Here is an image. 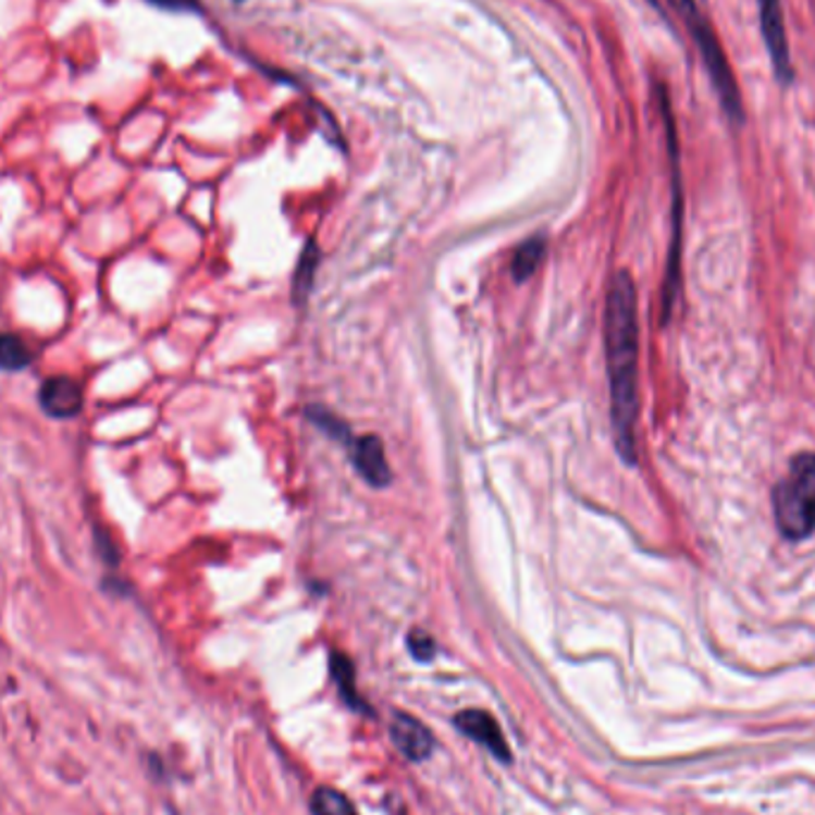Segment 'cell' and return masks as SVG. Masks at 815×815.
Here are the masks:
<instances>
[{
  "label": "cell",
  "instance_id": "cell-1",
  "mask_svg": "<svg viewBox=\"0 0 815 815\" xmlns=\"http://www.w3.org/2000/svg\"><path fill=\"white\" fill-rule=\"evenodd\" d=\"M606 360L610 382V418L616 448L627 466L637 462V418H639V324L637 288L627 272H618L606 298Z\"/></svg>",
  "mask_w": 815,
  "mask_h": 815
},
{
  "label": "cell",
  "instance_id": "cell-2",
  "mask_svg": "<svg viewBox=\"0 0 815 815\" xmlns=\"http://www.w3.org/2000/svg\"><path fill=\"white\" fill-rule=\"evenodd\" d=\"M675 8L677 15L682 17L684 27L689 29V36L699 50L704 67L708 72V79L713 89L718 94L720 108L732 124H744V106H742V94H739V84L734 79V72L730 60H727L725 50L720 46V39L716 29L711 27L704 12H701L696 0H668Z\"/></svg>",
  "mask_w": 815,
  "mask_h": 815
},
{
  "label": "cell",
  "instance_id": "cell-3",
  "mask_svg": "<svg viewBox=\"0 0 815 815\" xmlns=\"http://www.w3.org/2000/svg\"><path fill=\"white\" fill-rule=\"evenodd\" d=\"M773 516L789 542L815 532V454L806 450L789 462L787 474L773 489Z\"/></svg>",
  "mask_w": 815,
  "mask_h": 815
},
{
  "label": "cell",
  "instance_id": "cell-4",
  "mask_svg": "<svg viewBox=\"0 0 815 815\" xmlns=\"http://www.w3.org/2000/svg\"><path fill=\"white\" fill-rule=\"evenodd\" d=\"M758 17H761L763 41H766L768 55L773 62L775 79L782 86H789L794 82V62H792V50H789V39H787L782 0H758Z\"/></svg>",
  "mask_w": 815,
  "mask_h": 815
},
{
  "label": "cell",
  "instance_id": "cell-5",
  "mask_svg": "<svg viewBox=\"0 0 815 815\" xmlns=\"http://www.w3.org/2000/svg\"><path fill=\"white\" fill-rule=\"evenodd\" d=\"M39 406L48 418H77L84 408V388L79 382L65 378V374L48 378L39 388Z\"/></svg>",
  "mask_w": 815,
  "mask_h": 815
},
{
  "label": "cell",
  "instance_id": "cell-6",
  "mask_svg": "<svg viewBox=\"0 0 815 815\" xmlns=\"http://www.w3.org/2000/svg\"><path fill=\"white\" fill-rule=\"evenodd\" d=\"M456 727L462 734L472 737L474 742L492 751V754L501 763H510L513 754L508 749V742H506V737H504V732H501V727H498V723H496L492 713L468 708V711H462L456 716Z\"/></svg>",
  "mask_w": 815,
  "mask_h": 815
},
{
  "label": "cell",
  "instance_id": "cell-7",
  "mask_svg": "<svg viewBox=\"0 0 815 815\" xmlns=\"http://www.w3.org/2000/svg\"><path fill=\"white\" fill-rule=\"evenodd\" d=\"M388 734H392L396 749L404 754L408 761H424L430 758L434 749V737L418 718L406 716V713H396L394 723L388 725Z\"/></svg>",
  "mask_w": 815,
  "mask_h": 815
},
{
  "label": "cell",
  "instance_id": "cell-8",
  "mask_svg": "<svg viewBox=\"0 0 815 815\" xmlns=\"http://www.w3.org/2000/svg\"><path fill=\"white\" fill-rule=\"evenodd\" d=\"M354 466L360 478L372 486H386L392 482V470H388L380 436L368 434L354 442Z\"/></svg>",
  "mask_w": 815,
  "mask_h": 815
},
{
  "label": "cell",
  "instance_id": "cell-9",
  "mask_svg": "<svg viewBox=\"0 0 815 815\" xmlns=\"http://www.w3.org/2000/svg\"><path fill=\"white\" fill-rule=\"evenodd\" d=\"M330 672L334 677V682L338 687V692H342L346 704L354 708V711H360V713H372L366 701L360 699L358 689H356V668L354 663H350L344 654H338V651H334V654L330 656Z\"/></svg>",
  "mask_w": 815,
  "mask_h": 815
},
{
  "label": "cell",
  "instance_id": "cell-10",
  "mask_svg": "<svg viewBox=\"0 0 815 815\" xmlns=\"http://www.w3.org/2000/svg\"><path fill=\"white\" fill-rule=\"evenodd\" d=\"M318 266H320V248L316 242H310L304 254H300L298 258V266L294 270V284H292V294H294V300L298 306H304L310 292H312V284H316V272H318Z\"/></svg>",
  "mask_w": 815,
  "mask_h": 815
},
{
  "label": "cell",
  "instance_id": "cell-11",
  "mask_svg": "<svg viewBox=\"0 0 815 815\" xmlns=\"http://www.w3.org/2000/svg\"><path fill=\"white\" fill-rule=\"evenodd\" d=\"M544 250H546V244H544L542 236H534V239L524 242V244L518 248L516 258H513V266H510L513 280H516V282L530 280L532 274L536 272V268L542 266Z\"/></svg>",
  "mask_w": 815,
  "mask_h": 815
},
{
  "label": "cell",
  "instance_id": "cell-12",
  "mask_svg": "<svg viewBox=\"0 0 815 815\" xmlns=\"http://www.w3.org/2000/svg\"><path fill=\"white\" fill-rule=\"evenodd\" d=\"M32 360H34V354L20 336L0 334V370L20 372L24 368H29Z\"/></svg>",
  "mask_w": 815,
  "mask_h": 815
},
{
  "label": "cell",
  "instance_id": "cell-13",
  "mask_svg": "<svg viewBox=\"0 0 815 815\" xmlns=\"http://www.w3.org/2000/svg\"><path fill=\"white\" fill-rule=\"evenodd\" d=\"M310 813L312 815H358L356 806L350 804L338 789L332 787H320L316 794L310 797Z\"/></svg>",
  "mask_w": 815,
  "mask_h": 815
},
{
  "label": "cell",
  "instance_id": "cell-14",
  "mask_svg": "<svg viewBox=\"0 0 815 815\" xmlns=\"http://www.w3.org/2000/svg\"><path fill=\"white\" fill-rule=\"evenodd\" d=\"M308 418H310L312 424H316V428H320L324 434H330L334 442H342V444L350 446V428L342 418H336L334 412L324 410L320 406H310Z\"/></svg>",
  "mask_w": 815,
  "mask_h": 815
},
{
  "label": "cell",
  "instance_id": "cell-15",
  "mask_svg": "<svg viewBox=\"0 0 815 815\" xmlns=\"http://www.w3.org/2000/svg\"><path fill=\"white\" fill-rule=\"evenodd\" d=\"M408 649H410L412 658H418V660H432L434 654H436L434 639L422 630H412L408 634Z\"/></svg>",
  "mask_w": 815,
  "mask_h": 815
},
{
  "label": "cell",
  "instance_id": "cell-16",
  "mask_svg": "<svg viewBox=\"0 0 815 815\" xmlns=\"http://www.w3.org/2000/svg\"><path fill=\"white\" fill-rule=\"evenodd\" d=\"M94 534H96V554H98V558L103 560L106 566L115 568L118 563H120V554H118L115 542H112L110 534L106 530H100V528H96Z\"/></svg>",
  "mask_w": 815,
  "mask_h": 815
},
{
  "label": "cell",
  "instance_id": "cell-17",
  "mask_svg": "<svg viewBox=\"0 0 815 815\" xmlns=\"http://www.w3.org/2000/svg\"><path fill=\"white\" fill-rule=\"evenodd\" d=\"M162 8H194V0H150Z\"/></svg>",
  "mask_w": 815,
  "mask_h": 815
}]
</instances>
